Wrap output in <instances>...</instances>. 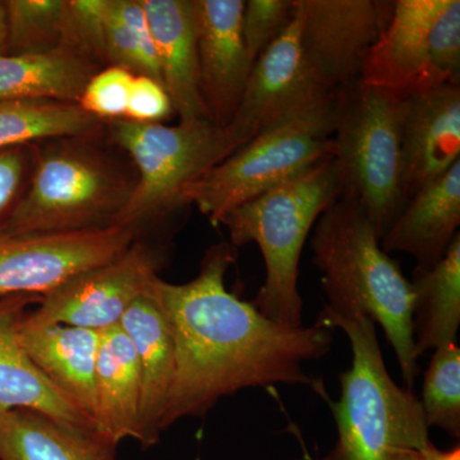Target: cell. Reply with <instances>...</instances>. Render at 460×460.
<instances>
[{
  "instance_id": "obj_1",
  "label": "cell",
  "mask_w": 460,
  "mask_h": 460,
  "mask_svg": "<svg viewBox=\"0 0 460 460\" xmlns=\"http://www.w3.org/2000/svg\"><path fill=\"white\" fill-rule=\"evenodd\" d=\"M235 260L237 248L222 242L206 251L195 279L153 280L175 352L163 431L181 419L205 416L224 396L247 387L319 384L304 363L330 352L332 330L281 325L230 293L226 274Z\"/></svg>"
},
{
  "instance_id": "obj_2",
  "label": "cell",
  "mask_w": 460,
  "mask_h": 460,
  "mask_svg": "<svg viewBox=\"0 0 460 460\" xmlns=\"http://www.w3.org/2000/svg\"><path fill=\"white\" fill-rule=\"evenodd\" d=\"M311 248L328 296L321 316H367L380 323L411 390L420 374L411 332L413 288L381 247L362 208L350 199L335 201L314 224Z\"/></svg>"
},
{
  "instance_id": "obj_3",
  "label": "cell",
  "mask_w": 460,
  "mask_h": 460,
  "mask_svg": "<svg viewBox=\"0 0 460 460\" xmlns=\"http://www.w3.org/2000/svg\"><path fill=\"white\" fill-rule=\"evenodd\" d=\"M326 329L343 330L352 349V366L341 374V396L330 401L323 384L314 389L328 401L338 429V443L323 460H407L434 444L420 398L390 376L367 316H319Z\"/></svg>"
},
{
  "instance_id": "obj_4",
  "label": "cell",
  "mask_w": 460,
  "mask_h": 460,
  "mask_svg": "<svg viewBox=\"0 0 460 460\" xmlns=\"http://www.w3.org/2000/svg\"><path fill=\"white\" fill-rule=\"evenodd\" d=\"M332 157L284 181L223 217L235 248L256 243L265 261L266 279L252 305L275 323L304 326L299 295V260L321 215L341 199Z\"/></svg>"
},
{
  "instance_id": "obj_5",
  "label": "cell",
  "mask_w": 460,
  "mask_h": 460,
  "mask_svg": "<svg viewBox=\"0 0 460 460\" xmlns=\"http://www.w3.org/2000/svg\"><path fill=\"white\" fill-rule=\"evenodd\" d=\"M405 100L361 80L337 91L332 162L341 198L356 202L378 239L401 214L402 126Z\"/></svg>"
},
{
  "instance_id": "obj_6",
  "label": "cell",
  "mask_w": 460,
  "mask_h": 460,
  "mask_svg": "<svg viewBox=\"0 0 460 460\" xmlns=\"http://www.w3.org/2000/svg\"><path fill=\"white\" fill-rule=\"evenodd\" d=\"M84 138H59L35 160L32 156L25 189L0 233H69L114 226L135 181Z\"/></svg>"
},
{
  "instance_id": "obj_7",
  "label": "cell",
  "mask_w": 460,
  "mask_h": 460,
  "mask_svg": "<svg viewBox=\"0 0 460 460\" xmlns=\"http://www.w3.org/2000/svg\"><path fill=\"white\" fill-rule=\"evenodd\" d=\"M111 138L135 163L138 178L114 226L133 229L190 206L186 192L233 153L226 129L210 119L163 123L114 120Z\"/></svg>"
},
{
  "instance_id": "obj_8",
  "label": "cell",
  "mask_w": 460,
  "mask_h": 460,
  "mask_svg": "<svg viewBox=\"0 0 460 460\" xmlns=\"http://www.w3.org/2000/svg\"><path fill=\"white\" fill-rule=\"evenodd\" d=\"M334 108L335 102L247 142L187 190V204L217 226L238 206L330 159Z\"/></svg>"
},
{
  "instance_id": "obj_9",
  "label": "cell",
  "mask_w": 460,
  "mask_h": 460,
  "mask_svg": "<svg viewBox=\"0 0 460 460\" xmlns=\"http://www.w3.org/2000/svg\"><path fill=\"white\" fill-rule=\"evenodd\" d=\"M459 0H395L359 80L402 99L459 84Z\"/></svg>"
},
{
  "instance_id": "obj_10",
  "label": "cell",
  "mask_w": 460,
  "mask_h": 460,
  "mask_svg": "<svg viewBox=\"0 0 460 460\" xmlns=\"http://www.w3.org/2000/svg\"><path fill=\"white\" fill-rule=\"evenodd\" d=\"M335 96L305 62L296 4L295 20L251 69L237 111L224 128L233 153L274 127L332 107Z\"/></svg>"
},
{
  "instance_id": "obj_11",
  "label": "cell",
  "mask_w": 460,
  "mask_h": 460,
  "mask_svg": "<svg viewBox=\"0 0 460 460\" xmlns=\"http://www.w3.org/2000/svg\"><path fill=\"white\" fill-rule=\"evenodd\" d=\"M135 237V230L119 226L69 233H0V298L45 296L75 275L113 261Z\"/></svg>"
},
{
  "instance_id": "obj_12",
  "label": "cell",
  "mask_w": 460,
  "mask_h": 460,
  "mask_svg": "<svg viewBox=\"0 0 460 460\" xmlns=\"http://www.w3.org/2000/svg\"><path fill=\"white\" fill-rule=\"evenodd\" d=\"M159 260L151 248L133 242L113 261L75 275L42 296L23 317L31 326L66 325L104 332L118 326L128 308L157 277Z\"/></svg>"
},
{
  "instance_id": "obj_13",
  "label": "cell",
  "mask_w": 460,
  "mask_h": 460,
  "mask_svg": "<svg viewBox=\"0 0 460 460\" xmlns=\"http://www.w3.org/2000/svg\"><path fill=\"white\" fill-rule=\"evenodd\" d=\"M296 4L305 62L332 91L358 80L366 56L394 12L392 0H296Z\"/></svg>"
},
{
  "instance_id": "obj_14",
  "label": "cell",
  "mask_w": 460,
  "mask_h": 460,
  "mask_svg": "<svg viewBox=\"0 0 460 460\" xmlns=\"http://www.w3.org/2000/svg\"><path fill=\"white\" fill-rule=\"evenodd\" d=\"M199 87L211 122H232L253 63L242 35L244 0H192Z\"/></svg>"
},
{
  "instance_id": "obj_15",
  "label": "cell",
  "mask_w": 460,
  "mask_h": 460,
  "mask_svg": "<svg viewBox=\"0 0 460 460\" xmlns=\"http://www.w3.org/2000/svg\"><path fill=\"white\" fill-rule=\"evenodd\" d=\"M460 162V84L405 100L402 126V198L447 174Z\"/></svg>"
},
{
  "instance_id": "obj_16",
  "label": "cell",
  "mask_w": 460,
  "mask_h": 460,
  "mask_svg": "<svg viewBox=\"0 0 460 460\" xmlns=\"http://www.w3.org/2000/svg\"><path fill=\"white\" fill-rule=\"evenodd\" d=\"M40 298L33 295L0 298V413L39 411L69 428L95 432L93 422L51 385L21 343V321Z\"/></svg>"
},
{
  "instance_id": "obj_17",
  "label": "cell",
  "mask_w": 460,
  "mask_h": 460,
  "mask_svg": "<svg viewBox=\"0 0 460 460\" xmlns=\"http://www.w3.org/2000/svg\"><path fill=\"white\" fill-rule=\"evenodd\" d=\"M119 326L131 341L140 365L142 394L136 441L148 449L159 443L175 372L174 341L153 281L133 302Z\"/></svg>"
},
{
  "instance_id": "obj_18",
  "label": "cell",
  "mask_w": 460,
  "mask_h": 460,
  "mask_svg": "<svg viewBox=\"0 0 460 460\" xmlns=\"http://www.w3.org/2000/svg\"><path fill=\"white\" fill-rule=\"evenodd\" d=\"M155 42L163 86L181 122L210 119L199 87L192 0H141ZM211 120V119H210Z\"/></svg>"
},
{
  "instance_id": "obj_19",
  "label": "cell",
  "mask_w": 460,
  "mask_h": 460,
  "mask_svg": "<svg viewBox=\"0 0 460 460\" xmlns=\"http://www.w3.org/2000/svg\"><path fill=\"white\" fill-rule=\"evenodd\" d=\"M460 162L404 205L380 244L413 257L417 269L436 265L459 235Z\"/></svg>"
},
{
  "instance_id": "obj_20",
  "label": "cell",
  "mask_w": 460,
  "mask_h": 460,
  "mask_svg": "<svg viewBox=\"0 0 460 460\" xmlns=\"http://www.w3.org/2000/svg\"><path fill=\"white\" fill-rule=\"evenodd\" d=\"M20 339L33 365L95 428L100 332L66 325L31 326L22 319Z\"/></svg>"
},
{
  "instance_id": "obj_21",
  "label": "cell",
  "mask_w": 460,
  "mask_h": 460,
  "mask_svg": "<svg viewBox=\"0 0 460 460\" xmlns=\"http://www.w3.org/2000/svg\"><path fill=\"white\" fill-rule=\"evenodd\" d=\"M142 380L135 348L119 325L100 332L95 374V432L109 443L136 440Z\"/></svg>"
},
{
  "instance_id": "obj_22",
  "label": "cell",
  "mask_w": 460,
  "mask_h": 460,
  "mask_svg": "<svg viewBox=\"0 0 460 460\" xmlns=\"http://www.w3.org/2000/svg\"><path fill=\"white\" fill-rule=\"evenodd\" d=\"M117 447L39 411L0 413V460H117Z\"/></svg>"
},
{
  "instance_id": "obj_23",
  "label": "cell",
  "mask_w": 460,
  "mask_h": 460,
  "mask_svg": "<svg viewBox=\"0 0 460 460\" xmlns=\"http://www.w3.org/2000/svg\"><path fill=\"white\" fill-rule=\"evenodd\" d=\"M96 65L59 49L42 54H0V102L50 100L77 104Z\"/></svg>"
},
{
  "instance_id": "obj_24",
  "label": "cell",
  "mask_w": 460,
  "mask_h": 460,
  "mask_svg": "<svg viewBox=\"0 0 460 460\" xmlns=\"http://www.w3.org/2000/svg\"><path fill=\"white\" fill-rule=\"evenodd\" d=\"M411 332L417 357L456 343L460 326V234L429 269H414Z\"/></svg>"
},
{
  "instance_id": "obj_25",
  "label": "cell",
  "mask_w": 460,
  "mask_h": 460,
  "mask_svg": "<svg viewBox=\"0 0 460 460\" xmlns=\"http://www.w3.org/2000/svg\"><path fill=\"white\" fill-rule=\"evenodd\" d=\"M102 120L74 102L50 100L0 102V150L27 146L36 141L89 137Z\"/></svg>"
},
{
  "instance_id": "obj_26",
  "label": "cell",
  "mask_w": 460,
  "mask_h": 460,
  "mask_svg": "<svg viewBox=\"0 0 460 460\" xmlns=\"http://www.w3.org/2000/svg\"><path fill=\"white\" fill-rule=\"evenodd\" d=\"M429 428L460 436V348L456 343L436 348L420 399Z\"/></svg>"
},
{
  "instance_id": "obj_27",
  "label": "cell",
  "mask_w": 460,
  "mask_h": 460,
  "mask_svg": "<svg viewBox=\"0 0 460 460\" xmlns=\"http://www.w3.org/2000/svg\"><path fill=\"white\" fill-rule=\"evenodd\" d=\"M66 0H5L8 54L59 49Z\"/></svg>"
},
{
  "instance_id": "obj_28",
  "label": "cell",
  "mask_w": 460,
  "mask_h": 460,
  "mask_svg": "<svg viewBox=\"0 0 460 460\" xmlns=\"http://www.w3.org/2000/svg\"><path fill=\"white\" fill-rule=\"evenodd\" d=\"M111 0H66L60 48L93 65L107 63V26Z\"/></svg>"
},
{
  "instance_id": "obj_29",
  "label": "cell",
  "mask_w": 460,
  "mask_h": 460,
  "mask_svg": "<svg viewBox=\"0 0 460 460\" xmlns=\"http://www.w3.org/2000/svg\"><path fill=\"white\" fill-rule=\"evenodd\" d=\"M296 0H248L242 14V35L251 62L279 39L295 20Z\"/></svg>"
},
{
  "instance_id": "obj_30",
  "label": "cell",
  "mask_w": 460,
  "mask_h": 460,
  "mask_svg": "<svg viewBox=\"0 0 460 460\" xmlns=\"http://www.w3.org/2000/svg\"><path fill=\"white\" fill-rule=\"evenodd\" d=\"M133 80L132 72L109 66L90 78L78 100V107L102 122L124 119Z\"/></svg>"
},
{
  "instance_id": "obj_31",
  "label": "cell",
  "mask_w": 460,
  "mask_h": 460,
  "mask_svg": "<svg viewBox=\"0 0 460 460\" xmlns=\"http://www.w3.org/2000/svg\"><path fill=\"white\" fill-rule=\"evenodd\" d=\"M31 164L32 156L27 146L0 150V230L22 195Z\"/></svg>"
},
{
  "instance_id": "obj_32",
  "label": "cell",
  "mask_w": 460,
  "mask_h": 460,
  "mask_svg": "<svg viewBox=\"0 0 460 460\" xmlns=\"http://www.w3.org/2000/svg\"><path fill=\"white\" fill-rule=\"evenodd\" d=\"M168 93L147 75H135L124 119L136 123H162L172 113Z\"/></svg>"
},
{
  "instance_id": "obj_33",
  "label": "cell",
  "mask_w": 460,
  "mask_h": 460,
  "mask_svg": "<svg viewBox=\"0 0 460 460\" xmlns=\"http://www.w3.org/2000/svg\"><path fill=\"white\" fill-rule=\"evenodd\" d=\"M120 17L128 27L140 56L142 75L162 83L155 42L141 0H115Z\"/></svg>"
},
{
  "instance_id": "obj_34",
  "label": "cell",
  "mask_w": 460,
  "mask_h": 460,
  "mask_svg": "<svg viewBox=\"0 0 460 460\" xmlns=\"http://www.w3.org/2000/svg\"><path fill=\"white\" fill-rule=\"evenodd\" d=\"M107 63L109 66L127 69L135 75H142V66L137 48L128 27L118 12L117 2L111 0V14L107 26Z\"/></svg>"
},
{
  "instance_id": "obj_35",
  "label": "cell",
  "mask_w": 460,
  "mask_h": 460,
  "mask_svg": "<svg viewBox=\"0 0 460 460\" xmlns=\"http://www.w3.org/2000/svg\"><path fill=\"white\" fill-rule=\"evenodd\" d=\"M407 460H460V449L459 447H456L449 452H441L434 445L425 452L411 454Z\"/></svg>"
},
{
  "instance_id": "obj_36",
  "label": "cell",
  "mask_w": 460,
  "mask_h": 460,
  "mask_svg": "<svg viewBox=\"0 0 460 460\" xmlns=\"http://www.w3.org/2000/svg\"><path fill=\"white\" fill-rule=\"evenodd\" d=\"M0 54H8L7 13L4 2H0Z\"/></svg>"
},
{
  "instance_id": "obj_37",
  "label": "cell",
  "mask_w": 460,
  "mask_h": 460,
  "mask_svg": "<svg viewBox=\"0 0 460 460\" xmlns=\"http://www.w3.org/2000/svg\"><path fill=\"white\" fill-rule=\"evenodd\" d=\"M304 454H305V460H314V459L311 458L310 454H308L307 450H305V447H304Z\"/></svg>"
}]
</instances>
